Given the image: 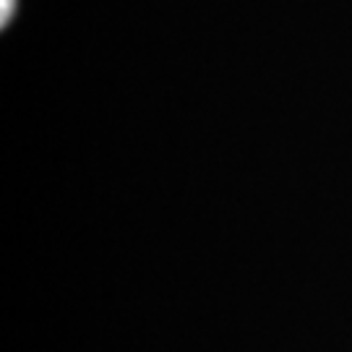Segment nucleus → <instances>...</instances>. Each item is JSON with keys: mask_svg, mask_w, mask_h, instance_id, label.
<instances>
[{"mask_svg": "<svg viewBox=\"0 0 352 352\" xmlns=\"http://www.w3.org/2000/svg\"><path fill=\"white\" fill-rule=\"evenodd\" d=\"M13 8H16V0H3L0 3V24L3 26L8 24V19L13 16Z\"/></svg>", "mask_w": 352, "mask_h": 352, "instance_id": "obj_1", "label": "nucleus"}]
</instances>
